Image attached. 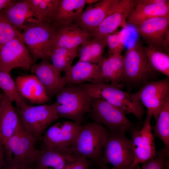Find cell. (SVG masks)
<instances>
[{
	"label": "cell",
	"instance_id": "f546056e",
	"mask_svg": "<svg viewBox=\"0 0 169 169\" xmlns=\"http://www.w3.org/2000/svg\"><path fill=\"white\" fill-rule=\"evenodd\" d=\"M149 63L156 71L169 77V54L143 46Z\"/></svg>",
	"mask_w": 169,
	"mask_h": 169
},
{
	"label": "cell",
	"instance_id": "8d00e7d4",
	"mask_svg": "<svg viewBox=\"0 0 169 169\" xmlns=\"http://www.w3.org/2000/svg\"><path fill=\"white\" fill-rule=\"evenodd\" d=\"M6 151L4 145L0 143V169H2L6 161Z\"/></svg>",
	"mask_w": 169,
	"mask_h": 169
},
{
	"label": "cell",
	"instance_id": "30bf717a",
	"mask_svg": "<svg viewBox=\"0 0 169 169\" xmlns=\"http://www.w3.org/2000/svg\"><path fill=\"white\" fill-rule=\"evenodd\" d=\"M83 127V125L70 121L54 124L48 129L43 137L44 147L53 149L73 157L70 154V149Z\"/></svg>",
	"mask_w": 169,
	"mask_h": 169
},
{
	"label": "cell",
	"instance_id": "7402d4cb",
	"mask_svg": "<svg viewBox=\"0 0 169 169\" xmlns=\"http://www.w3.org/2000/svg\"><path fill=\"white\" fill-rule=\"evenodd\" d=\"M15 82L20 95L32 103L41 104L49 100L44 86L34 74L18 76Z\"/></svg>",
	"mask_w": 169,
	"mask_h": 169
},
{
	"label": "cell",
	"instance_id": "7c38bea8",
	"mask_svg": "<svg viewBox=\"0 0 169 169\" xmlns=\"http://www.w3.org/2000/svg\"><path fill=\"white\" fill-rule=\"evenodd\" d=\"M152 116L147 112L142 128L136 125L129 131L132 138L135 159L131 169L140 163H144L155 157L156 154L154 136L151 121Z\"/></svg>",
	"mask_w": 169,
	"mask_h": 169
},
{
	"label": "cell",
	"instance_id": "7a4b0ae2",
	"mask_svg": "<svg viewBox=\"0 0 169 169\" xmlns=\"http://www.w3.org/2000/svg\"><path fill=\"white\" fill-rule=\"evenodd\" d=\"M57 110L60 117L82 125L89 111L91 97L80 84L65 85L56 94Z\"/></svg>",
	"mask_w": 169,
	"mask_h": 169
},
{
	"label": "cell",
	"instance_id": "cb8c5ba5",
	"mask_svg": "<svg viewBox=\"0 0 169 169\" xmlns=\"http://www.w3.org/2000/svg\"><path fill=\"white\" fill-rule=\"evenodd\" d=\"M135 6L126 20L127 24L134 26L153 18L169 16V5H159L134 0Z\"/></svg>",
	"mask_w": 169,
	"mask_h": 169
},
{
	"label": "cell",
	"instance_id": "2e32d148",
	"mask_svg": "<svg viewBox=\"0 0 169 169\" xmlns=\"http://www.w3.org/2000/svg\"><path fill=\"white\" fill-rule=\"evenodd\" d=\"M134 0H120L118 8L107 17L92 34L93 38L106 43L107 36L120 26L127 28L126 20L135 6Z\"/></svg>",
	"mask_w": 169,
	"mask_h": 169
},
{
	"label": "cell",
	"instance_id": "d4e9b609",
	"mask_svg": "<svg viewBox=\"0 0 169 169\" xmlns=\"http://www.w3.org/2000/svg\"><path fill=\"white\" fill-rule=\"evenodd\" d=\"M77 159L43 147L39 151L34 169H62L68 163Z\"/></svg>",
	"mask_w": 169,
	"mask_h": 169
},
{
	"label": "cell",
	"instance_id": "d6986e66",
	"mask_svg": "<svg viewBox=\"0 0 169 169\" xmlns=\"http://www.w3.org/2000/svg\"><path fill=\"white\" fill-rule=\"evenodd\" d=\"M0 13L20 31L38 21L29 0H15Z\"/></svg>",
	"mask_w": 169,
	"mask_h": 169
},
{
	"label": "cell",
	"instance_id": "60d3db41",
	"mask_svg": "<svg viewBox=\"0 0 169 169\" xmlns=\"http://www.w3.org/2000/svg\"><path fill=\"white\" fill-rule=\"evenodd\" d=\"M100 0H85L86 4L89 5H90L95 3Z\"/></svg>",
	"mask_w": 169,
	"mask_h": 169
},
{
	"label": "cell",
	"instance_id": "ffe728a7",
	"mask_svg": "<svg viewBox=\"0 0 169 169\" xmlns=\"http://www.w3.org/2000/svg\"><path fill=\"white\" fill-rule=\"evenodd\" d=\"M93 38L74 22L63 24L60 25L53 47L69 49L78 48Z\"/></svg>",
	"mask_w": 169,
	"mask_h": 169
},
{
	"label": "cell",
	"instance_id": "52a82bcc",
	"mask_svg": "<svg viewBox=\"0 0 169 169\" xmlns=\"http://www.w3.org/2000/svg\"><path fill=\"white\" fill-rule=\"evenodd\" d=\"M135 159L132 139L125 134H114L108 131L99 166L110 164L112 169H131Z\"/></svg>",
	"mask_w": 169,
	"mask_h": 169
},
{
	"label": "cell",
	"instance_id": "5b68a950",
	"mask_svg": "<svg viewBox=\"0 0 169 169\" xmlns=\"http://www.w3.org/2000/svg\"><path fill=\"white\" fill-rule=\"evenodd\" d=\"M125 77L123 83L133 85H142L152 81L158 72L150 65L139 40L128 47L124 56Z\"/></svg>",
	"mask_w": 169,
	"mask_h": 169
},
{
	"label": "cell",
	"instance_id": "6da1fadb",
	"mask_svg": "<svg viewBox=\"0 0 169 169\" xmlns=\"http://www.w3.org/2000/svg\"><path fill=\"white\" fill-rule=\"evenodd\" d=\"M91 98L100 99L118 108L125 114H131L142 121L146 111L136 93L122 90L110 84L101 83L80 84Z\"/></svg>",
	"mask_w": 169,
	"mask_h": 169
},
{
	"label": "cell",
	"instance_id": "9c48e42d",
	"mask_svg": "<svg viewBox=\"0 0 169 169\" xmlns=\"http://www.w3.org/2000/svg\"><path fill=\"white\" fill-rule=\"evenodd\" d=\"M36 141L21 123L4 146L6 155L13 156V162L20 169H34L39 151L35 148Z\"/></svg>",
	"mask_w": 169,
	"mask_h": 169
},
{
	"label": "cell",
	"instance_id": "83f0119b",
	"mask_svg": "<svg viewBox=\"0 0 169 169\" xmlns=\"http://www.w3.org/2000/svg\"><path fill=\"white\" fill-rule=\"evenodd\" d=\"M79 48L69 49L54 46L51 51L49 60L55 70L59 73L65 71L72 66L74 59L78 57Z\"/></svg>",
	"mask_w": 169,
	"mask_h": 169
},
{
	"label": "cell",
	"instance_id": "836d02e7",
	"mask_svg": "<svg viewBox=\"0 0 169 169\" xmlns=\"http://www.w3.org/2000/svg\"><path fill=\"white\" fill-rule=\"evenodd\" d=\"M15 38L23 40L22 33L0 13V47Z\"/></svg>",
	"mask_w": 169,
	"mask_h": 169
},
{
	"label": "cell",
	"instance_id": "3957f363",
	"mask_svg": "<svg viewBox=\"0 0 169 169\" xmlns=\"http://www.w3.org/2000/svg\"><path fill=\"white\" fill-rule=\"evenodd\" d=\"M60 25L54 20L37 21L23 30V40L34 64L39 59L49 60L51 51Z\"/></svg>",
	"mask_w": 169,
	"mask_h": 169
},
{
	"label": "cell",
	"instance_id": "f6af8a7d",
	"mask_svg": "<svg viewBox=\"0 0 169 169\" xmlns=\"http://www.w3.org/2000/svg\"><path fill=\"white\" fill-rule=\"evenodd\" d=\"M0 142H2V141H1V138H0Z\"/></svg>",
	"mask_w": 169,
	"mask_h": 169
},
{
	"label": "cell",
	"instance_id": "277c9868",
	"mask_svg": "<svg viewBox=\"0 0 169 169\" xmlns=\"http://www.w3.org/2000/svg\"><path fill=\"white\" fill-rule=\"evenodd\" d=\"M107 134L103 125L95 122L85 123L70 149V155L76 158L91 160L99 166Z\"/></svg>",
	"mask_w": 169,
	"mask_h": 169
},
{
	"label": "cell",
	"instance_id": "ba28073f",
	"mask_svg": "<svg viewBox=\"0 0 169 169\" xmlns=\"http://www.w3.org/2000/svg\"><path fill=\"white\" fill-rule=\"evenodd\" d=\"M55 102L52 104L32 106L26 104L16 109L26 131L36 140L59 117Z\"/></svg>",
	"mask_w": 169,
	"mask_h": 169
},
{
	"label": "cell",
	"instance_id": "ab89813d",
	"mask_svg": "<svg viewBox=\"0 0 169 169\" xmlns=\"http://www.w3.org/2000/svg\"><path fill=\"white\" fill-rule=\"evenodd\" d=\"M15 0H0V11L11 4Z\"/></svg>",
	"mask_w": 169,
	"mask_h": 169
},
{
	"label": "cell",
	"instance_id": "b9f144b4",
	"mask_svg": "<svg viewBox=\"0 0 169 169\" xmlns=\"http://www.w3.org/2000/svg\"><path fill=\"white\" fill-rule=\"evenodd\" d=\"M100 167L97 169H112L108 167L106 165H101L99 166Z\"/></svg>",
	"mask_w": 169,
	"mask_h": 169
},
{
	"label": "cell",
	"instance_id": "e0dca14e",
	"mask_svg": "<svg viewBox=\"0 0 169 169\" xmlns=\"http://www.w3.org/2000/svg\"><path fill=\"white\" fill-rule=\"evenodd\" d=\"M30 69L44 86L49 99L66 85L63 76L55 70L49 60H41Z\"/></svg>",
	"mask_w": 169,
	"mask_h": 169
},
{
	"label": "cell",
	"instance_id": "4316f807",
	"mask_svg": "<svg viewBox=\"0 0 169 169\" xmlns=\"http://www.w3.org/2000/svg\"><path fill=\"white\" fill-rule=\"evenodd\" d=\"M105 43L95 38L81 44L79 48L78 62L98 64L102 57Z\"/></svg>",
	"mask_w": 169,
	"mask_h": 169
},
{
	"label": "cell",
	"instance_id": "74e56055",
	"mask_svg": "<svg viewBox=\"0 0 169 169\" xmlns=\"http://www.w3.org/2000/svg\"><path fill=\"white\" fill-rule=\"evenodd\" d=\"M144 3L159 5H169V0H142Z\"/></svg>",
	"mask_w": 169,
	"mask_h": 169
},
{
	"label": "cell",
	"instance_id": "f1b7e54d",
	"mask_svg": "<svg viewBox=\"0 0 169 169\" xmlns=\"http://www.w3.org/2000/svg\"><path fill=\"white\" fill-rule=\"evenodd\" d=\"M156 121L151 126L153 135L162 141L164 148L169 152V100L163 106Z\"/></svg>",
	"mask_w": 169,
	"mask_h": 169
},
{
	"label": "cell",
	"instance_id": "8fae6325",
	"mask_svg": "<svg viewBox=\"0 0 169 169\" xmlns=\"http://www.w3.org/2000/svg\"><path fill=\"white\" fill-rule=\"evenodd\" d=\"M134 27L148 46L169 54V16L149 19Z\"/></svg>",
	"mask_w": 169,
	"mask_h": 169
},
{
	"label": "cell",
	"instance_id": "e575fe53",
	"mask_svg": "<svg viewBox=\"0 0 169 169\" xmlns=\"http://www.w3.org/2000/svg\"><path fill=\"white\" fill-rule=\"evenodd\" d=\"M169 154L164 148L160 149L155 157L143 163L141 168L136 166L137 169H165Z\"/></svg>",
	"mask_w": 169,
	"mask_h": 169
},
{
	"label": "cell",
	"instance_id": "f35d334b",
	"mask_svg": "<svg viewBox=\"0 0 169 169\" xmlns=\"http://www.w3.org/2000/svg\"><path fill=\"white\" fill-rule=\"evenodd\" d=\"M12 160H6L5 164L2 169H20L13 163Z\"/></svg>",
	"mask_w": 169,
	"mask_h": 169
},
{
	"label": "cell",
	"instance_id": "d6a6232c",
	"mask_svg": "<svg viewBox=\"0 0 169 169\" xmlns=\"http://www.w3.org/2000/svg\"><path fill=\"white\" fill-rule=\"evenodd\" d=\"M127 28H123L119 32L108 35L106 38V45L109 49V56L121 55L124 50Z\"/></svg>",
	"mask_w": 169,
	"mask_h": 169
},
{
	"label": "cell",
	"instance_id": "8992f818",
	"mask_svg": "<svg viewBox=\"0 0 169 169\" xmlns=\"http://www.w3.org/2000/svg\"><path fill=\"white\" fill-rule=\"evenodd\" d=\"M87 114L94 122L105 125L109 132L114 134H125L136 125L121 110L100 99L91 98Z\"/></svg>",
	"mask_w": 169,
	"mask_h": 169
},
{
	"label": "cell",
	"instance_id": "7bdbcfd3",
	"mask_svg": "<svg viewBox=\"0 0 169 169\" xmlns=\"http://www.w3.org/2000/svg\"><path fill=\"white\" fill-rule=\"evenodd\" d=\"M166 169H169V159H168V160L166 162Z\"/></svg>",
	"mask_w": 169,
	"mask_h": 169
},
{
	"label": "cell",
	"instance_id": "d590c367",
	"mask_svg": "<svg viewBox=\"0 0 169 169\" xmlns=\"http://www.w3.org/2000/svg\"><path fill=\"white\" fill-rule=\"evenodd\" d=\"M94 162L84 158H79L67 164L62 169H89Z\"/></svg>",
	"mask_w": 169,
	"mask_h": 169
},
{
	"label": "cell",
	"instance_id": "ee69618b",
	"mask_svg": "<svg viewBox=\"0 0 169 169\" xmlns=\"http://www.w3.org/2000/svg\"><path fill=\"white\" fill-rule=\"evenodd\" d=\"M4 95H2L0 93V102H1V101L2 100L3 97H4Z\"/></svg>",
	"mask_w": 169,
	"mask_h": 169
},
{
	"label": "cell",
	"instance_id": "1f68e13d",
	"mask_svg": "<svg viewBox=\"0 0 169 169\" xmlns=\"http://www.w3.org/2000/svg\"><path fill=\"white\" fill-rule=\"evenodd\" d=\"M0 88L5 95L12 102L16 103L17 107L27 104L25 99L19 94L15 82L10 73L0 69Z\"/></svg>",
	"mask_w": 169,
	"mask_h": 169
},
{
	"label": "cell",
	"instance_id": "4fadbf2b",
	"mask_svg": "<svg viewBox=\"0 0 169 169\" xmlns=\"http://www.w3.org/2000/svg\"><path fill=\"white\" fill-rule=\"evenodd\" d=\"M141 104L156 121L165 103L169 100V78L146 82L136 92Z\"/></svg>",
	"mask_w": 169,
	"mask_h": 169
},
{
	"label": "cell",
	"instance_id": "ac0fdd59",
	"mask_svg": "<svg viewBox=\"0 0 169 169\" xmlns=\"http://www.w3.org/2000/svg\"><path fill=\"white\" fill-rule=\"evenodd\" d=\"M63 77L66 85H77L85 82L94 84L105 83L98 64L77 62L64 71Z\"/></svg>",
	"mask_w": 169,
	"mask_h": 169
},
{
	"label": "cell",
	"instance_id": "4dcf8cb0",
	"mask_svg": "<svg viewBox=\"0 0 169 169\" xmlns=\"http://www.w3.org/2000/svg\"><path fill=\"white\" fill-rule=\"evenodd\" d=\"M38 21L52 22L58 0H29Z\"/></svg>",
	"mask_w": 169,
	"mask_h": 169
},
{
	"label": "cell",
	"instance_id": "484cf974",
	"mask_svg": "<svg viewBox=\"0 0 169 169\" xmlns=\"http://www.w3.org/2000/svg\"><path fill=\"white\" fill-rule=\"evenodd\" d=\"M86 4L85 0H58L54 20L60 25L74 22Z\"/></svg>",
	"mask_w": 169,
	"mask_h": 169
},
{
	"label": "cell",
	"instance_id": "44dd1931",
	"mask_svg": "<svg viewBox=\"0 0 169 169\" xmlns=\"http://www.w3.org/2000/svg\"><path fill=\"white\" fill-rule=\"evenodd\" d=\"M12 102L4 95L0 102V138L4 146L21 123Z\"/></svg>",
	"mask_w": 169,
	"mask_h": 169
},
{
	"label": "cell",
	"instance_id": "9a60e30c",
	"mask_svg": "<svg viewBox=\"0 0 169 169\" xmlns=\"http://www.w3.org/2000/svg\"><path fill=\"white\" fill-rule=\"evenodd\" d=\"M120 1V0H102L89 5L74 22L92 36L102 22L117 10Z\"/></svg>",
	"mask_w": 169,
	"mask_h": 169
},
{
	"label": "cell",
	"instance_id": "5bb4252c",
	"mask_svg": "<svg viewBox=\"0 0 169 169\" xmlns=\"http://www.w3.org/2000/svg\"><path fill=\"white\" fill-rule=\"evenodd\" d=\"M34 64L23 40L15 38L0 47V69L9 73L16 68L28 70Z\"/></svg>",
	"mask_w": 169,
	"mask_h": 169
},
{
	"label": "cell",
	"instance_id": "603a6c76",
	"mask_svg": "<svg viewBox=\"0 0 169 169\" xmlns=\"http://www.w3.org/2000/svg\"><path fill=\"white\" fill-rule=\"evenodd\" d=\"M101 76L105 83L110 84L120 88L125 77L124 56L122 54L102 57L98 63Z\"/></svg>",
	"mask_w": 169,
	"mask_h": 169
}]
</instances>
